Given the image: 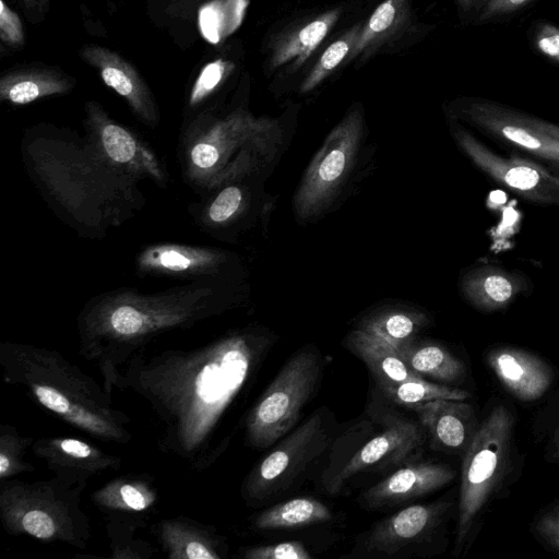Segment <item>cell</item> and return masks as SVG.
<instances>
[{"label": "cell", "instance_id": "cell-1", "mask_svg": "<svg viewBox=\"0 0 559 559\" xmlns=\"http://www.w3.org/2000/svg\"><path fill=\"white\" fill-rule=\"evenodd\" d=\"M366 133L364 110L353 106L328 134L293 198L294 214L300 224L319 219L335 207L354 178Z\"/></svg>", "mask_w": 559, "mask_h": 559}, {"label": "cell", "instance_id": "cell-2", "mask_svg": "<svg viewBox=\"0 0 559 559\" xmlns=\"http://www.w3.org/2000/svg\"><path fill=\"white\" fill-rule=\"evenodd\" d=\"M513 417L495 407L477 427L464 451L461 468L455 550L460 551L485 506L499 488L510 464Z\"/></svg>", "mask_w": 559, "mask_h": 559}, {"label": "cell", "instance_id": "cell-3", "mask_svg": "<svg viewBox=\"0 0 559 559\" xmlns=\"http://www.w3.org/2000/svg\"><path fill=\"white\" fill-rule=\"evenodd\" d=\"M321 372L322 358L311 346L299 349L285 362L249 418V437L255 447L269 448L295 427Z\"/></svg>", "mask_w": 559, "mask_h": 559}, {"label": "cell", "instance_id": "cell-4", "mask_svg": "<svg viewBox=\"0 0 559 559\" xmlns=\"http://www.w3.org/2000/svg\"><path fill=\"white\" fill-rule=\"evenodd\" d=\"M380 423V432L348 455L329 479V492H340L347 483L366 471L400 467L419 459L426 441L419 421L395 412H386Z\"/></svg>", "mask_w": 559, "mask_h": 559}, {"label": "cell", "instance_id": "cell-5", "mask_svg": "<svg viewBox=\"0 0 559 559\" xmlns=\"http://www.w3.org/2000/svg\"><path fill=\"white\" fill-rule=\"evenodd\" d=\"M330 438L328 418L318 409L260 462L250 483L254 498L265 500L286 490L328 448Z\"/></svg>", "mask_w": 559, "mask_h": 559}, {"label": "cell", "instance_id": "cell-6", "mask_svg": "<svg viewBox=\"0 0 559 559\" xmlns=\"http://www.w3.org/2000/svg\"><path fill=\"white\" fill-rule=\"evenodd\" d=\"M278 127L270 118H255L238 109L216 122L194 143L189 152L192 168L205 174L218 166L239 147L273 154L276 152Z\"/></svg>", "mask_w": 559, "mask_h": 559}, {"label": "cell", "instance_id": "cell-7", "mask_svg": "<svg viewBox=\"0 0 559 559\" xmlns=\"http://www.w3.org/2000/svg\"><path fill=\"white\" fill-rule=\"evenodd\" d=\"M452 134L466 155L495 180L534 202L559 205V177L533 162L496 155L457 124Z\"/></svg>", "mask_w": 559, "mask_h": 559}, {"label": "cell", "instance_id": "cell-8", "mask_svg": "<svg viewBox=\"0 0 559 559\" xmlns=\"http://www.w3.org/2000/svg\"><path fill=\"white\" fill-rule=\"evenodd\" d=\"M460 110L467 120L491 134L559 164V140L544 131L538 119L485 100L465 103Z\"/></svg>", "mask_w": 559, "mask_h": 559}, {"label": "cell", "instance_id": "cell-9", "mask_svg": "<svg viewBox=\"0 0 559 559\" xmlns=\"http://www.w3.org/2000/svg\"><path fill=\"white\" fill-rule=\"evenodd\" d=\"M87 124L96 147L105 162L133 175H146L156 181L165 180V173L146 144L130 130L111 120L99 104H86Z\"/></svg>", "mask_w": 559, "mask_h": 559}, {"label": "cell", "instance_id": "cell-10", "mask_svg": "<svg viewBox=\"0 0 559 559\" xmlns=\"http://www.w3.org/2000/svg\"><path fill=\"white\" fill-rule=\"evenodd\" d=\"M455 477L450 466L435 462H412L400 466L359 497L369 509H383L417 499L448 485Z\"/></svg>", "mask_w": 559, "mask_h": 559}, {"label": "cell", "instance_id": "cell-11", "mask_svg": "<svg viewBox=\"0 0 559 559\" xmlns=\"http://www.w3.org/2000/svg\"><path fill=\"white\" fill-rule=\"evenodd\" d=\"M448 508L449 504L441 501L406 507L377 523L365 547L369 552L392 556L431 534Z\"/></svg>", "mask_w": 559, "mask_h": 559}, {"label": "cell", "instance_id": "cell-12", "mask_svg": "<svg viewBox=\"0 0 559 559\" xmlns=\"http://www.w3.org/2000/svg\"><path fill=\"white\" fill-rule=\"evenodd\" d=\"M80 55L108 87L126 99L139 119L150 126L158 122V109L148 86L127 60L102 46H85Z\"/></svg>", "mask_w": 559, "mask_h": 559}, {"label": "cell", "instance_id": "cell-13", "mask_svg": "<svg viewBox=\"0 0 559 559\" xmlns=\"http://www.w3.org/2000/svg\"><path fill=\"white\" fill-rule=\"evenodd\" d=\"M414 411L431 447L465 451L477 427L473 407L462 400H433L408 407Z\"/></svg>", "mask_w": 559, "mask_h": 559}, {"label": "cell", "instance_id": "cell-14", "mask_svg": "<svg viewBox=\"0 0 559 559\" xmlns=\"http://www.w3.org/2000/svg\"><path fill=\"white\" fill-rule=\"evenodd\" d=\"M487 360L501 384L521 401H535L551 385V368L528 352L513 347L496 348L488 354Z\"/></svg>", "mask_w": 559, "mask_h": 559}, {"label": "cell", "instance_id": "cell-15", "mask_svg": "<svg viewBox=\"0 0 559 559\" xmlns=\"http://www.w3.org/2000/svg\"><path fill=\"white\" fill-rule=\"evenodd\" d=\"M226 261L224 253L180 245L146 248L138 258V267L148 274L193 276L214 273Z\"/></svg>", "mask_w": 559, "mask_h": 559}, {"label": "cell", "instance_id": "cell-16", "mask_svg": "<svg viewBox=\"0 0 559 559\" xmlns=\"http://www.w3.org/2000/svg\"><path fill=\"white\" fill-rule=\"evenodd\" d=\"M341 15L340 8L324 11L278 37L272 48L270 67L277 69L290 63V68L297 70L319 47Z\"/></svg>", "mask_w": 559, "mask_h": 559}, {"label": "cell", "instance_id": "cell-17", "mask_svg": "<svg viewBox=\"0 0 559 559\" xmlns=\"http://www.w3.org/2000/svg\"><path fill=\"white\" fill-rule=\"evenodd\" d=\"M429 324L426 312L405 305L378 308L365 316L356 325L389 343L396 352L408 345Z\"/></svg>", "mask_w": 559, "mask_h": 559}, {"label": "cell", "instance_id": "cell-18", "mask_svg": "<svg viewBox=\"0 0 559 559\" xmlns=\"http://www.w3.org/2000/svg\"><path fill=\"white\" fill-rule=\"evenodd\" d=\"M346 345L366 364L378 385L421 378L407 367L389 343L366 331L355 328L347 335Z\"/></svg>", "mask_w": 559, "mask_h": 559}, {"label": "cell", "instance_id": "cell-19", "mask_svg": "<svg viewBox=\"0 0 559 559\" xmlns=\"http://www.w3.org/2000/svg\"><path fill=\"white\" fill-rule=\"evenodd\" d=\"M74 81L52 69H25L13 71L0 80V98L15 105L68 93Z\"/></svg>", "mask_w": 559, "mask_h": 559}, {"label": "cell", "instance_id": "cell-20", "mask_svg": "<svg viewBox=\"0 0 559 559\" xmlns=\"http://www.w3.org/2000/svg\"><path fill=\"white\" fill-rule=\"evenodd\" d=\"M411 0H383L362 23L356 45L346 61L370 58L409 21Z\"/></svg>", "mask_w": 559, "mask_h": 559}, {"label": "cell", "instance_id": "cell-21", "mask_svg": "<svg viewBox=\"0 0 559 559\" xmlns=\"http://www.w3.org/2000/svg\"><path fill=\"white\" fill-rule=\"evenodd\" d=\"M397 353L407 367L424 379L428 377L443 384H455L466 374L464 362L435 342L416 338Z\"/></svg>", "mask_w": 559, "mask_h": 559}, {"label": "cell", "instance_id": "cell-22", "mask_svg": "<svg viewBox=\"0 0 559 559\" xmlns=\"http://www.w3.org/2000/svg\"><path fill=\"white\" fill-rule=\"evenodd\" d=\"M329 507L319 500L298 497L277 503L262 512L255 522L261 530L308 526L331 520Z\"/></svg>", "mask_w": 559, "mask_h": 559}, {"label": "cell", "instance_id": "cell-23", "mask_svg": "<svg viewBox=\"0 0 559 559\" xmlns=\"http://www.w3.org/2000/svg\"><path fill=\"white\" fill-rule=\"evenodd\" d=\"M516 282L493 270H477L464 280L463 290L476 307L497 310L506 307L518 293Z\"/></svg>", "mask_w": 559, "mask_h": 559}, {"label": "cell", "instance_id": "cell-24", "mask_svg": "<svg viewBox=\"0 0 559 559\" xmlns=\"http://www.w3.org/2000/svg\"><path fill=\"white\" fill-rule=\"evenodd\" d=\"M381 392L394 404L406 406L433 400H466L469 393L447 384H438L424 378H415L392 384H379Z\"/></svg>", "mask_w": 559, "mask_h": 559}, {"label": "cell", "instance_id": "cell-25", "mask_svg": "<svg viewBox=\"0 0 559 559\" xmlns=\"http://www.w3.org/2000/svg\"><path fill=\"white\" fill-rule=\"evenodd\" d=\"M362 23H357L332 41L321 53L305 80L300 93H308L321 84L352 53L361 32Z\"/></svg>", "mask_w": 559, "mask_h": 559}, {"label": "cell", "instance_id": "cell-26", "mask_svg": "<svg viewBox=\"0 0 559 559\" xmlns=\"http://www.w3.org/2000/svg\"><path fill=\"white\" fill-rule=\"evenodd\" d=\"M248 195L239 185L223 188L206 209V218L212 224H224L239 215L247 205Z\"/></svg>", "mask_w": 559, "mask_h": 559}, {"label": "cell", "instance_id": "cell-27", "mask_svg": "<svg viewBox=\"0 0 559 559\" xmlns=\"http://www.w3.org/2000/svg\"><path fill=\"white\" fill-rule=\"evenodd\" d=\"M231 69L233 64L230 62L221 59L207 63L192 86L189 98L190 105L195 106L204 100L222 83Z\"/></svg>", "mask_w": 559, "mask_h": 559}, {"label": "cell", "instance_id": "cell-28", "mask_svg": "<svg viewBox=\"0 0 559 559\" xmlns=\"http://www.w3.org/2000/svg\"><path fill=\"white\" fill-rule=\"evenodd\" d=\"M250 559H310L312 556L305 545L298 540H287L278 544L250 549Z\"/></svg>", "mask_w": 559, "mask_h": 559}, {"label": "cell", "instance_id": "cell-29", "mask_svg": "<svg viewBox=\"0 0 559 559\" xmlns=\"http://www.w3.org/2000/svg\"><path fill=\"white\" fill-rule=\"evenodd\" d=\"M0 37L4 44L13 47L24 43L22 21L4 0H0Z\"/></svg>", "mask_w": 559, "mask_h": 559}, {"label": "cell", "instance_id": "cell-30", "mask_svg": "<svg viewBox=\"0 0 559 559\" xmlns=\"http://www.w3.org/2000/svg\"><path fill=\"white\" fill-rule=\"evenodd\" d=\"M534 44L543 56L559 63V27L543 23L535 32Z\"/></svg>", "mask_w": 559, "mask_h": 559}, {"label": "cell", "instance_id": "cell-31", "mask_svg": "<svg viewBox=\"0 0 559 559\" xmlns=\"http://www.w3.org/2000/svg\"><path fill=\"white\" fill-rule=\"evenodd\" d=\"M24 530L38 538H49L55 533V523L45 512L39 510L28 511L22 520Z\"/></svg>", "mask_w": 559, "mask_h": 559}, {"label": "cell", "instance_id": "cell-32", "mask_svg": "<svg viewBox=\"0 0 559 559\" xmlns=\"http://www.w3.org/2000/svg\"><path fill=\"white\" fill-rule=\"evenodd\" d=\"M536 531L551 547L559 550V507L546 512L538 520Z\"/></svg>", "mask_w": 559, "mask_h": 559}, {"label": "cell", "instance_id": "cell-33", "mask_svg": "<svg viewBox=\"0 0 559 559\" xmlns=\"http://www.w3.org/2000/svg\"><path fill=\"white\" fill-rule=\"evenodd\" d=\"M531 0H488L481 8L479 21H489L497 16L512 13L525 7Z\"/></svg>", "mask_w": 559, "mask_h": 559}, {"label": "cell", "instance_id": "cell-34", "mask_svg": "<svg viewBox=\"0 0 559 559\" xmlns=\"http://www.w3.org/2000/svg\"><path fill=\"white\" fill-rule=\"evenodd\" d=\"M36 395L39 402L51 411L66 413L69 409L68 400L56 390L48 386H37Z\"/></svg>", "mask_w": 559, "mask_h": 559}, {"label": "cell", "instance_id": "cell-35", "mask_svg": "<svg viewBox=\"0 0 559 559\" xmlns=\"http://www.w3.org/2000/svg\"><path fill=\"white\" fill-rule=\"evenodd\" d=\"M120 492L123 501L131 509L138 511L143 510L147 504L145 497L138 489L130 485L122 486Z\"/></svg>", "mask_w": 559, "mask_h": 559}, {"label": "cell", "instance_id": "cell-36", "mask_svg": "<svg viewBox=\"0 0 559 559\" xmlns=\"http://www.w3.org/2000/svg\"><path fill=\"white\" fill-rule=\"evenodd\" d=\"M60 447L64 452L75 457H87L91 453V449L86 443L74 439L62 440Z\"/></svg>", "mask_w": 559, "mask_h": 559}, {"label": "cell", "instance_id": "cell-37", "mask_svg": "<svg viewBox=\"0 0 559 559\" xmlns=\"http://www.w3.org/2000/svg\"><path fill=\"white\" fill-rule=\"evenodd\" d=\"M186 556L190 559H211L216 556L211 554L209 549L200 543H190L186 548Z\"/></svg>", "mask_w": 559, "mask_h": 559}, {"label": "cell", "instance_id": "cell-38", "mask_svg": "<svg viewBox=\"0 0 559 559\" xmlns=\"http://www.w3.org/2000/svg\"><path fill=\"white\" fill-rule=\"evenodd\" d=\"M50 0H24L25 9L34 15H44Z\"/></svg>", "mask_w": 559, "mask_h": 559}, {"label": "cell", "instance_id": "cell-39", "mask_svg": "<svg viewBox=\"0 0 559 559\" xmlns=\"http://www.w3.org/2000/svg\"><path fill=\"white\" fill-rule=\"evenodd\" d=\"M488 0H456L459 5L465 10L481 9Z\"/></svg>", "mask_w": 559, "mask_h": 559}, {"label": "cell", "instance_id": "cell-40", "mask_svg": "<svg viewBox=\"0 0 559 559\" xmlns=\"http://www.w3.org/2000/svg\"><path fill=\"white\" fill-rule=\"evenodd\" d=\"M539 124L544 131L559 140V126H555L552 123H548L542 120H539Z\"/></svg>", "mask_w": 559, "mask_h": 559}, {"label": "cell", "instance_id": "cell-41", "mask_svg": "<svg viewBox=\"0 0 559 559\" xmlns=\"http://www.w3.org/2000/svg\"><path fill=\"white\" fill-rule=\"evenodd\" d=\"M551 447L554 456L559 461V425L555 430Z\"/></svg>", "mask_w": 559, "mask_h": 559}, {"label": "cell", "instance_id": "cell-42", "mask_svg": "<svg viewBox=\"0 0 559 559\" xmlns=\"http://www.w3.org/2000/svg\"><path fill=\"white\" fill-rule=\"evenodd\" d=\"M8 466H9V461L5 457V455L2 453L0 455V473H1V475H4V473L8 469Z\"/></svg>", "mask_w": 559, "mask_h": 559}]
</instances>
